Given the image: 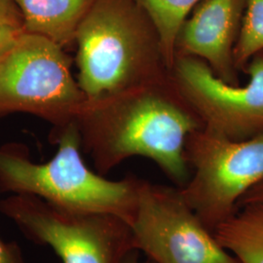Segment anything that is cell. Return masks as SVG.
<instances>
[{
  "label": "cell",
  "mask_w": 263,
  "mask_h": 263,
  "mask_svg": "<svg viewBox=\"0 0 263 263\" xmlns=\"http://www.w3.org/2000/svg\"><path fill=\"white\" fill-rule=\"evenodd\" d=\"M244 11L245 0H201L179 29L176 58L200 59L219 79L239 85L234 49Z\"/></svg>",
  "instance_id": "cell-9"
},
{
  "label": "cell",
  "mask_w": 263,
  "mask_h": 263,
  "mask_svg": "<svg viewBox=\"0 0 263 263\" xmlns=\"http://www.w3.org/2000/svg\"><path fill=\"white\" fill-rule=\"evenodd\" d=\"M139 254L140 253L138 251L132 252L131 254L126 257V259L124 260L123 263H154L151 261L149 259H146V258L144 260H141Z\"/></svg>",
  "instance_id": "cell-18"
},
{
  "label": "cell",
  "mask_w": 263,
  "mask_h": 263,
  "mask_svg": "<svg viewBox=\"0 0 263 263\" xmlns=\"http://www.w3.org/2000/svg\"><path fill=\"white\" fill-rule=\"evenodd\" d=\"M74 123L82 151L97 173L104 176L131 157H144L178 187L191 175L184 156L187 138L203 128L171 73L159 81L86 99Z\"/></svg>",
  "instance_id": "cell-1"
},
{
  "label": "cell",
  "mask_w": 263,
  "mask_h": 263,
  "mask_svg": "<svg viewBox=\"0 0 263 263\" xmlns=\"http://www.w3.org/2000/svg\"><path fill=\"white\" fill-rule=\"evenodd\" d=\"M250 204H263V180L251 188L238 203V209Z\"/></svg>",
  "instance_id": "cell-17"
},
{
  "label": "cell",
  "mask_w": 263,
  "mask_h": 263,
  "mask_svg": "<svg viewBox=\"0 0 263 263\" xmlns=\"http://www.w3.org/2000/svg\"><path fill=\"white\" fill-rule=\"evenodd\" d=\"M263 52V0H245V11L234 49L237 69L245 70L254 57Z\"/></svg>",
  "instance_id": "cell-13"
},
{
  "label": "cell",
  "mask_w": 263,
  "mask_h": 263,
  "mask_svg": "<svg viewBox=\"0 0 263 263\" xmlns=\"http://www.w3.org/2000/svg\"><path fill=\"white\" fill-rule=\"evenodd\" d=\"M0 22L17 28H24V21L12 0H0Z\"/></svg>",
  "instance_id": "cell-14"
},
{
  "label": "cell",
  "mask_w": 263,
  "mask_h": 263,
  "mask_svg": "<svg viewBox=\"0 0 263 263\" xmlns=\"http://www.w3.org/2000/svg\"><path fill=\"white\" fill-rule=\"evenodd\" d=\"M86 97L65 49L24 31L0 57V118L28 113L58 131L74 122Z\"/></svg>",
  "instance_id": "cell-4"
},
{
  "label": "cell",
  "mask_w": 263,
  "mask_h": 263,
  "mask_svg": "<svg viewBox=\"0 0 263 263\" xmlns=\"http://www.w3.org/2000/svg\"><path fill=\"white\" fill-rule=\"evenodd\" d=\"M0 263H26L19 245L0 238Z\"/></svg>",
  "instance_id": "cell-16"
},
{
  "label": "cell",
  "mask_w": 263,
  "mask_h": 263,
  "mask_svg": "<svg viewBox=\"0 0 263 263\" xmlns=\"http://www.w3.org/2000/svg\"><path fill=\"white\" fill-rule=\"evenodd\" d=\"M51 137L58 151L46 163L31 161L24 144L0 146V193L33 195L76 214L112 215L130 226L139 204L141 179L111 180L90 169L81 155L74 122Z\"/></svg>",
  "instance_id": "cell-3"
},
{
  "label": "cell",
  "mask_w": 263,
  "mask_h": 263,
  "mask_svg": "<svg viewBox=\"0 0 263 263\" xmlns=\"http://www.w3.org/2000/svg\"><path fill=\"white\" fill-rule=\"evenodd\" d=\"M24 31V28H15L0 22V57L16 43Z\"/></svg>",
  "instance_id": "cell-15"
},
{
  "label": "cell",
  "mask_w": 263,
  "mask_h": 263,
  "mask_svg": "<svg viewBox=\"0 0 263 263\" xmlns=\"http://www.w3.org/2000/svg\"><path fill=\"white\" fill-rule=\"evenodd\" d=\"M77 81L87 100L170 76L158 31L138 0H96L76 35Z\"/></svg>",
  "instance_id": "cell-2"
},
{
  "label": "cell",
  "mask_w": 263,
  "mask_h": 263,
  "mask_svg": "<svg viewBox=\"0 0 263 263\" xmlns=\"http://www.w3.org/2000/svg\"><path fill=\"white\" fill-rule=\"evenodd\" d=\"M214 235L236 263H263V204L239 208Z\"/></svg>",
  "instance_id": "cell-11"
},
{
  "label": "cell",
  "mask_w": 263,
  "mask_h": 263,
  "mask_svg": "<svg viewBox=\"0 0 263 263\" xmlns=\"http://www.w3.org/2000/svg\"><path fill=\"white\" fill-rule=\"evenodd\" d=\"M184 156L191 175L181 193L212 232L263 180V135L231 141L202 128L188 137Z\"/></svg>",
  "instance_id": "cell-6"
},
{
  "label": "cell",
  "mask_w": 263,
  "mask_h": 263,
  "mask_svg": "<svg viewBox=\"0 0 263 263\" xmlns=\"http://www.w3.org/2000/svg\"><path fill=\"white\" fill-rule=\"evenodd\" d=\"M201 0H138L158 31L161 47L171 71L176 61L179 29Z\"/></svg>",
  "instance_id": "cell-12"
},
{
  "label": "cell",
  "mask_w": 263,
  "mask_h": 263,
  "mask_svg": "<svg viewBox=\"0 0 263 263\" xmlns=\"http://www.w3.org/2000/svg\"><path fill=\"white\" fill-rule=\"evenodd\" d=\"M245 86L226 83L207 64L193 57H177L171 76L197 114L203 129L231 141L263 135V56L247 65Z\"/></svg>",
  "instance_id": "cell-8"
},
{
  "label": "cell",
  "mask_w": 263,
  "mask_h": 263,
  "mask_svg": "<svg viewBox=\"0 0 263 263\" xmlns=\"http://www.w3.org/2000/svg\"><path fill=\"white\" fill-rule=\"evenodd\" d=\"M0 214L63 263H123L137 251L131 226L112 215L70 213L28 194L1 199Z\"/></svg>",
  "instance_id": "cell-5"
},
{
  "label": "cell",
  "mask_w": 263,
  "mask_h": 263,
  "mask_svg": "<svg viewBox=\"0 0 263 263\" xmlns=\"http://www.w3.org/2000/svg\"><path fill=\"white\" fill-rule=\"evenodd\" d=\"M20 10L25 31L41 35L61 47L76 42L79 25L96 0H12Z\"/></svg>",
  "instance_id": "cell-10"
},
{
  "label": "cell",
  "mask_w": 263,
  "mask_h": 263,
  "mask_svg": "<svg viewBox=\"0 0 263 263\" xmlns=\"http://www.w3.org/2000/svg\"><path fill=\"white\" fill-rule=\"evenodd\" d=\"M260 55H262V56H263V52H262V53H260Z\"/></svg>",
  "instance_id": "cell-19"
},
{
  "label": "cell",
  "mask_w": 263,
  "mask_h": 263,
  "mask_svg": "<svg viewBox=\"0 0 263 263\" xmlns=\"http://www.w3.org/2000/svg\"><path fill=\"white\" fill-rule=\"evenodd\" d=\"M130 226L135 249L152 262L236 263L178 186L141 179Z\"/></svg>",
  "instance_id": "cell-7"
}]
</instances>
